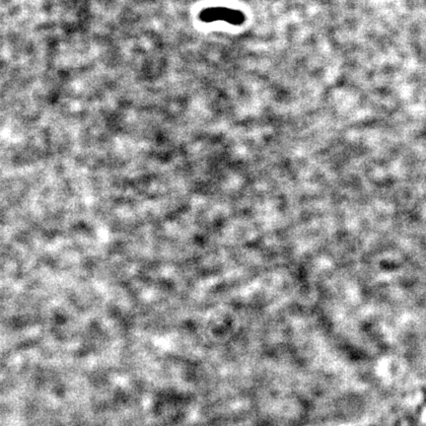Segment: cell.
<instances>
[{
    "label": "cell",
    "mask_w": 426,
    "mask_h": 426,
    "mask_svg": "<svg viewBox=\"0 0 426 426\" xmlns=\"http://www.w3.org/2000/svg\"><path fill=\"white\" fill-rule=\"evenodd\" d=\"M206 19L210 17V20H217V19H221V20H225L231 24L234 25H240L244 22L245 17L244 14L241 13L240 11L237 10H232V9H226V8H222V9H214L210 13H206Z\"/></svg>",
    "instance_id": "6da1fadb"
}]
</instances>
